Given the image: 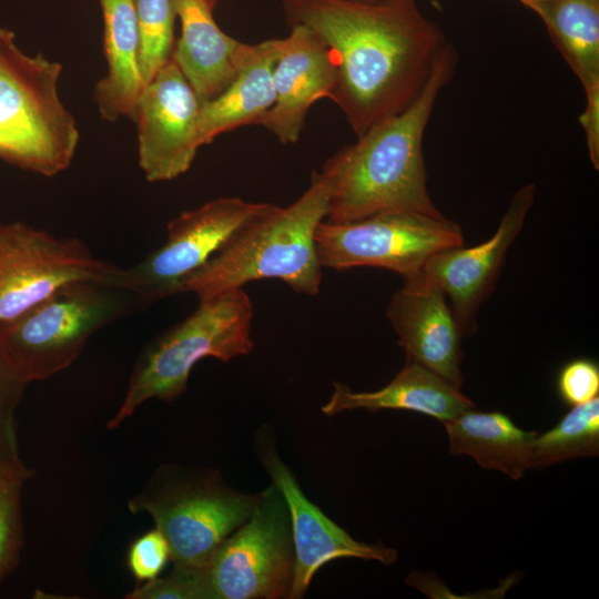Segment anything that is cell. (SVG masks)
I'll list each match as a JSON object with an SVG mask.
<instances>
[{
	"label": "cell",
	"mask_w": 599,
	"mask_h": 599,
	"mask_svg": "<svg viewBox=\"0 0 599 599\" xmlns=\"http://www.w3.org/2000/svg\"><path fill=\"white\" fill-rule=\"evenodd\" d=\"M290 26L302 24L328 48L331 98L358 135L404 111L424 89L448 42L415 0H282Z\"/></svg>",
	"instance_id": "obj_1"
},
{
	"label": "cell",
	"mask_w": 599,
	"mask_h": 599,
	"mask_svg": "<svg viewBox=\"0 0 599 599\" xmlns=\"http://www.w3.org/2000/svg\"><path fill=\"white\" fill-rule=\"evenodd\" d=\"M458 55L447 42L415 101L369 128L322 165L329 187L326 219L345 223L386 212L444 217L427 189L424 133L440 90L453 78Z\"/></svg>",
	"instance_id": "obj_2"
},
{
	"label": "cell",
	"mask_w": 599,
	"mask_h": 599,
	"mask_svg": "<svg viewBox=\"0 0 599 599\" xmlns=\"http://www.w3.org/2000/svg\"><path fill=\"white\" fill-rule=\"evenodd\" d=\"M329 187L321 172H314L309 186L292 204H273L242 225L197 271L182 283V293L199 300L216 296L250 282L277 278L294 292L309 296L319 293L322 266L315 246V232L326 219Z\"/></svg>",
	"instance_id": "obj_3"
},
{
	"label": "cell",
	"mask_w": 599,
	"mask_h": 599,
	"mask_svg": "<svg viewBox=\"0 0 599 599\" xmlns=\"http://www.w3.org/2000/svg\"><path fill=\"white\" fill-rule=\"evenodd\" d=\"M61 72L42 53L23 52L0 26V159L47 177L69 167L80 139L59 95Z\"/></svg>",
	"instance_id": "obj_4"
},
{
	"label": "cell",
	"mask_w": 599,
	"mask_h": 599,
	"mask_svg": "<svg viewBox=\"0 0 599 599\" xmlns=\"http://www.w3.org/2000/svg\"><path fill=\"white\" fill-rule=\"evenodd\" d=\"M253 315L252 301L243 288L199 300L192 314L142 348L108 429L119 427L146 400L179 398L186 389L193 367L203 358L227 363L248 355L254 348Z\"/></svg>",
	"instance_id": "obj_5"
},
{
	"label": "cell",
	"mask_w": 599,
	"mask_h": 599,
	"mask_svg": "<svg viewBox=\"0 0 599 599\" xmlns=\"http://www.w3.org/2000/svg\"><path fill=\"white\" fill-rule=\"evenodd\" d=\"M261 491L243 493L216 469L161 465L128 501L165 537L173 568L202 570L219 546L253 512Z\"/></svg>",
	"instance_id": "obj_6"
},
{
	"label": "cell",
	"mask_w": 599,
	"mask_h": 599,
	"mask_svg": "<svg viewBox=\"0 0 599 599\" xmlns=\"http://www.w3.org/2000/svg\"><path fill=\"white\" fill-rule=\"evenodd\" d=\"M139 308L118 284L72 282L0 327V353L26 384L43 380L68 368L94 333Z\"/></svg>",
	"instance_id": "obj_7"
},
{
	"label": "cell",
	"mask_w": 599,
	"mask_h": 599,
	"mask_svg": "<svg viewBox=\"0 0 599 599\" xmlns=\"http://www.w3.org/2000/svg\"><path fill=\"white\" fill-rule=\"evenodd\" d=\"M295 550L288 508L272 484L200 570L203 599L287 598Z\"/></svg>",
	"instance_id": "obj_8"
},
{
	"label": "cell",
	"mask_w": 599,
	"mask_h": 599,
	"mask_svg": "<svg viewBox=\"0 0 599 599\" xmlns=\"http://www.w3.org/2000/svg\"><path fill=\"white\" fill-rule=\"evenodd\" d=\"M123 278L124 268L95 257L77 237H59L22 222L0 223V327L69 283L123 287Z\"/></svg>",
	"instance_id": "obj_9"
},
{
	"label": "cell",
	"mask_w": 599,
	"mask_h": 599,
	"mask_svg": "<svg viewBox=\"0 0 599 599\" xmlns=\"http://www.w3.org/2000/svg\"><path fill=\"white\" fill-rule=\"evenodd\" d=\"M460 245L458 224L415 212H386L345 223L322 221L315 232L322 267H378L403 278L418 274L434 253Z\"/></svg>",
	"instance_id": "obj_10"
},
{
	"label": "cell",
	"mask_w": 599,
	"mask_h": 599,
	"mask_svg": "<svg viewBox=\"0 0 599 599\" xmlns=\"http://www.w3.org/2000/svg\"><path fill=\"white\" fill-rule=\"evenodd\" d=\"M270 203L220 197L185 211L167 224L166 241L142 262L124 268L123 287L142 308L182 293L183 281L201 268L246 222Z\"/></svg>",
	"instance_id": "obj_11"
},
{
	"label": "cell",
	"mask_w": 599,
	"mask_h": 599,
	"mask_svg": "<svg viewBox=\"0 0 599 599\" xmlns=\"http://www.w3.org/2000/svg\"><path fill=\"white\" fill-rule=\"evenodd\" d=\"M202 103L171 59L144 85L132 119L138 130V161L149 182L184 174L202 146Z\"/></svg>",
	"instance_id": "obj_12"
},
{
	"label": "cell",
	"mask_w": 599,
	"mask_h": 599,
	"mask_svg": "<svg viewBox=\"0 0 599 599\" xmlns=\"http://www.w3.org/2000/svg\"><path fill=\"white\" fill-rule=\"evenodd\" d=\"M254 449L272 484L282 494L291 517L295 567L287 598H303L315 573L332 560L359 558L376 560L383 565L397 560L398 554L395 549L354 539L305 496L293 473L278 455L271 427L261 426L257 429Z\"/></svg>",
	"instance_id": "obj_13"
},
{
	"label": "cell",
	"mask_w": 599,
	"mask_h": 599,
	"mask_svg": "<svg viewBox=\"0 0 599 599\" xmlns=\"http://www.w3.org/2000/svg\"><path fill=\"white\" fill-rule=\"evenodd\" d=\"M535 199V185L516 192L494 235L476 246H454L434 253L420 273L450 300L463 334L476 327L475 317L494 287L507 251L520 233Z\"/></svg>",
	"instance_id": "obj_14"
},
{
	"label": "cell",
	"mask_w": 599,
	"mask_h": 599,
	"mask_svg": "<svg viewBox=\"0 0 599 599\" xmlns=\"http://www.w3.org/2000/svg\"><path fill=\"white\" fill-rule=\"evenodd\" d=\"M386 314L405 351L417 363L461 389V335L444 292L420 272L403 278Z\"/></svg>",
	"instance_id": "obj_15"
},
{
	"label": "cell",
	"mask_w": 599,
	"mask_h": 599,
	"mask_svg": "<svg viewBox=\"0 0 599 599\" xmlns=\"http://www.w3.org/2000/svg\"><path fill=\"white\" fill-rule=\"evenodd\" d=\"M291 27L287 37L276 39L275 102L260 123L284 144L300 140L307 111L331 98L336 83L331 52L321 38L305 26Z\"/></svg>",
	"instance_id": "obj_16"
},
{
	"label": "cell",
	"mask_w": 599,
	"mask_h": 599,
	"mask_svg": "<svg viewBox=\"0 0 599 599\" xmlns=\"http://www.w3.org/2000/svg\"><path fill=\"white\" fill-rule=\"evenodd\" d=\"M173 3L181 34L172 60L203 104L222 94L234 80L242 41L221 30L205 0Z\"/></svg>",
	"instance_id": "obj_17"
},
{
	"label": "cell",
	"mask_w": 599,
	"mask_h": 599,
	"mask_svg": "<svg viewBox=\"0 0 599 599\" xmlns=\"http://www.w3.org/2000/svg\"><path fill=\"white\" fill-rule=\"evenodd\" d=\"M473 407L474 403L459 388L426 367L406 362L386 386L374 392H354L347 385L334 382L332 395L321 410L333 416L356 409H403L428 415L443 423Z\"/></svg>",
	"instance_id": "obj_18"
},
{
	"label": "cell",
	"mask_w": 599,
	"mask_h": 599,
	"mask_svg": "<svg viewBox=\"0 0 599 599\" xmlns=\"http://www.w3.org/2000/svg\"><path fill=\"white\" fill-rule=\"evenodd\" d=\"M277 59L276 39L256 44L242 42L234 80L215 99L201 106V145L234 129L261 123L275 102L273 69Z\"/></svg>",
	"instance_id": "obj_19"
},
{
	"label": "cell",
	"mask_w": 599,
	"mask_h": 599,
	"mask_svg": "<svg viewBox=\"0 0 599 599\" xmlns=\"http://www.w3.org/2000/svg\"><path fill=\"white\" fill-rule=\"evenodd\" d=\"M103 14L106 74L94 87L101 118L132 119L145 82L140 68V35L133 0H99Z\"/></svg>",
	"instance_id": "obj_20"
},
{
	"label": "cell",
	"mask_w": 599,
	"mask_h": 599,
	"mask_svg": "<svg viewBox=\"0 0 599 599\" xmlns=\"http://www.w3.org/2000/svg\"><path fill=\"white\" fill-rule=\"evenodd\" d=\"M451 455H467L480 467L520 479L529 469L536 432H526L500 412L466 409L443 422Z\"/></svg>",
	"instance_id": "obj_21"
},
{
	"label": "cell",
	"mask_w": 599,
	"mask_h": 599,
	"mask_svg": "<svg viewBox=\"0 0 599 599\" xmlns=\"http://www.w3.org/2000/svg\"><path fill=\"white\" fill-rule=\"evenodd\" d=\"M545 22L583 90L599 84V0L528 3Z\"/></svg>",
	"instance_id": "obj_22"
},
{
	"label": "cell",
	"mask_w": 599,
	"mask_h": 599,
	"mask_svg": "<svg viewBox=\"0 0 599 599\" xmlns=\"http://www.w3.org/2000/svg\"><path fill=\"white\" fill-rule=\"evenodd\" d=\"M599 453V397L572 406L551 429L536 434L529 451V469Z\"/></svg>",
	"instance_id": "obj_23"
},
{
	"label": "cell",
	"mask_w": 599,
	"mask_h": 599,
	"mask_svg": "<svg viewBox=\"0 0 599 599\" xmlns=\"http://www.w3.org/2000/svg\"><path fill=\"white\" fill-rule=\"evenodd\" d=\"M140 35V68L145 84L171 59L175 44L173 0H133Z\"/></svg>",
	"instance_id": "obj_24"
},
{
	"label": "cell",
	"mask_w": 599,
	"mask_h": 599,
	"mask_svg": "<svg viewBox=\"0 0 599 599\" xmlns=\"http://www.w3.org/2000/svg\"><path fill=\"white\" fill-rule=\"evenodd\" d=\"M26 481L0 484V582L20 560L23 546L22 488Z\"/></svg>",
	"instance_id": "obj_25"
},
{
	"label": "cell",
	"mask_w": 599,
	"mask_h": 599,
	"mask_svg": "<svg viewBox=\"0 0 599 599\" xmlns=\"http://www.w3.org/2000/svg\"><path fill=\"white\" fill-rule=\"evenodd\" d=\"M170 559L169 544L155 527L138 537L128 551V567L138 581L158 578Z\"/></svg>",
	"instance_id": "obj_26"
},
{
	"label": "cell",
	"mask_w": 599,
	"mask_h": 599,
	"mask_svg": "<svg viewBox=\"0 0 599 599\" xmlns=\"http://www.w3.org/2000/svg\"><path fill=\"white\" fill-rule=\"evenodd\" d=\"M126 599H203L200 570L172 568L164 577L136 586Z\"/></svg>",
	"instance_id": "obj_27"
},
{
	"label": "cell",
	"mask_w": 599,
	"mask_h": 599,
	"mask_svg": "<svg viewBox=\"0 0 599 599\" xmlns=\"http://www.w3.org/2000/svg\"><path fill=\"white\" fill-rule=\"evenodd\" d=\"M560 398L569 406L587 403L599 393V367L588 358H578L567 363L557 378Z\"/></svg>",
	"instance_id": "obj_28"
},
{
	"label": "cell",
	"mask_w": 599,
	"mask_h": 599,
	"mask_svg": "<svg viewBox=\"0 0 599 599\" xmlns=\"http://www.w3.org/2000/svg\"><path fill=\"white\" fill-rule=\"evenodd\" d=\"M0 470L29 479L33 475L19 455L14 417L0 416Z\"/></svg>",
	"instance_id": "obj_29"
},
{
	"label": "cell",
	"mask_w": 599,
	"mask_h": 599,
	"mask_svg": "<svg viewBox=\"0 0 599 599\" xmlns=\"http://www.w3.org/2000/svg\"><path fill=\"white\" fill-rule=\"evenodd\" d=\"M586 106L579 115L587 142L590 161L596 170L599 169V84L585 90Z\"/></svg>",
	"instance_id": "obj_30"
},
{
	"label": "cell",
	"mask_w": 599,
	"mask_h": 599,
	"mask_svg": "<svg viewBox=\"0 0 599 599\" xmlns=\"http://www.w3.org/2000/svg\"><path fill=\"white\" fill-rule=\"evenodd\" d=\"M27 385L0 353V416L14 417Z\"/></svg>",
	"instance_id": "obj_31"
},
{
	"label": "cell",
	"mask_w": 599,
	"mask_h": 599,
	"mask_svg": "<svg viewBox=\"0 0 599 599\" xmlns=\"http://www.w3.org/2000/svg\"><path fill=\"white\" fill-rule=\"evenodd\" d=\"M12 480L27 481V480H29V478L23 477L21 475L12 474V473H9V471L0 470V484L1 483H7V481H12Z\"/></svg>",
	"instance_id": "obj_32"
},
{
	"label": "cell",
	"mask_w": 599,
	"mask_h": 599,
	"mask_svg": "<svg viewBox=\"0 0 599 599\" xmlns=\"http://www.w3.org/2000/svg\"><path fill=\"white\" fill-rule=\"evenodd\" d=\"M522 4H528V3H539V2H550V1H555V0H519Z\"/></svg>",
	"instance_id": "obj_33"
},
{
	"label": "cell",
	"mask_w": 599,
	"mask_h": 599,
	"mask_svg": "<svg viewBox=\"0 0 599 599\" xmlns=\"http://www.w3.org/2000/svg\"><path fill=\"white\" fill-rule=\"evenodd\" d=\"M207 2V4L213 9L216 3L219 2V0H205Z\"/></svg>",
	"instance_id": "obj_34"
},
{
	"label": "cell",
	"mask_w": 599,
	"mask_h": 599,
	"mask_svg": "<svg viewBox=\"0 0 599 599\" xmlns=\"http://www.w3.org/2000/svg\"><path fill=\"white\" fill-rule=\"evenodd\" d=\"M352 1H364V2H369V1H376V0H352Z\"/></svg>",
	"instance_id": "obj_35"
}]
</instances>
